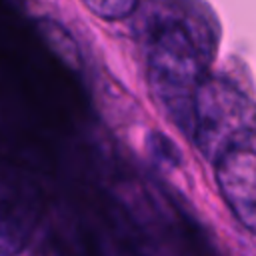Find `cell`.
I'll list each match as a JSON object with an SVG mask.
<instances>
[{
  "mask_svg": "<svg viewBox=\"0 0 256 256\" xmlns=\"http://www.w3.org/2000/svg\"><path fill=\"white\" fill-rule=\"evenodd\" d=\"M206 52L190 24L164 18L150 30L146 42L148 82L156 98L188 132L192 128V104L202 84Z\"/></svg>",
  "mask_w": 256,
  "mask_h": 256,
  "instance_id": "obj_1",
  "label": "cell"
},
{
  "mask_svg": "<svg viewBox=\"0 0 256 256\" xmlns=\"http://www.w3.org/2000/svg\"><path fill=\"white\" fill-rule=\"evenodd\" d=\"M252 132H256V104L228 80L204 78L194 96L190 128L202 156L216 164Z\"/></svg>",
  "mask_w": 256,
  "mask_h": 256,
  "instance_id": "obj_2",
  "label": "cell"
},
{
  "mask_svg": "<svg viewBox=\"0 0 256 256\" xmlns=\"http://www.w3.org/2000/svg\"><path fill=\"white\" fill-rule=\"evenodd\" d=\"M214 168L224 202L256 234V132L226 150Z\"/></svg>",
  "mask_w": 256,
  "mask_h": 256,
  "instance_id": "obj_3",
  "label": "cell"
},
{
  "mask_svg": "<svg viewBox=\"0 0 256 256\" xmlns=\"http://www.w3.org/2000/svg\"><path fill=\"white\" fill-rule=\"evenodd\" d=\"M30 216L24 202L0 184V256H14L28 240Z\"/></svg>",
  "mask_w": 256,
  "mask_h": 256,
  "instance_id": "obj_4",
  "label": "cell"
},
{
  "mask_svg": "<svg viewBox=\"0 0 256 256\" xmlns=\"http://www.w3.org/2000/svg\"><path fill=\"white\" fill-rule=\"evenodd\" d=\"M90 12L104 20H122L130 16L138 0H82Z\"/></svg>",
  "mask_w": 256,
  "mask_h": 256,
  "instance_id": "obj_5",
  "label": "cell"
}]
</instances>
